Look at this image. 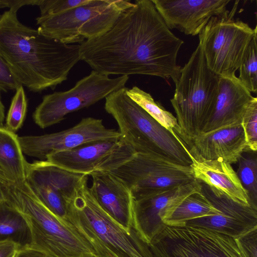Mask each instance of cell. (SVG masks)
I'll use <instances>...</instances> for the list:
<instances>
[{
    "instance_id": "8",
    "label": "cell",
    "mask_w": 257,
    "mask_h": 257,
    "mask_svg": "<svg viewBox=\"0 0 257 257\" xmlns=\"http://www.w3.org/2000/svg\"><path fill=\"white\" fill-rule=\"evenodd\" d=\"M238 2L226 14L211 18L198 35L207 65L219 76L235 74L257 34L256 26L233 19Z\"/></svg>"
},
{
    "instance_id": "21",
    "label": "cell",
    "mask_w": 257,
    "mask_h": 257,
    "mask_svg": "<svg viewBox=\"0 0 257 257\" xmlns=\"http://www.w3.org/2000/svg\"><path fill=\"white\" fill-rule=\"evenodd\" d=\"M195 179L240 204L250 206L245 190L231 164L221 159L208 160L191 155Z\"/></svg>"
},
{
    "instance_id": "27",
    "label": "cell",
    "mask_w": 257,
    "mask_h": 257,
    "mask_svg": "<svg viewBox=\"0 0 257 257\" xmlns=\"http://www.w3.org/2000/svg\"><path fill=\"white\" fill-rule=\"evenodd\" d=\"M238 78L251 93L257 92V35L252 38L239 68Z\"/></svg>"
},
{
    "instance_id": "15",
    "label": "cell",
    "mask_w": 257,
    "mask_h": 257,
    "mask_svg": "<svg viewBox=\"0 0 257 257\" xmlns=\"http://www.w3.org/2000/svg\"><path fill=\"white\" fill-rule=\"evenodd\" d=\"M201 190L198 180L157 194L134 200L133 226L141 239L150 243L177 206L187 196Z\"/></svg>"
},
{
    "instance_id": "37",
    "label": "cell",
    "mask_w": 257,
    "mask_h": 257,
    "mask_svg": "<svg viewBox=\"0 0 257 257\" xmlns=\"http://www.w3.org/2000/svg\"><path fill=\"white\" fill-rule=\"evenodd\" d=\"M5 118V106L2 102L0 94V127H4V121Z\"/></svg>"
},
{
    "instance_id": "9",
    "label": "cell",
    "mask_w": 257,
    "mask_h": 257,
    "mask_svg": "<svg viewBox=\"0 0 257 257\" xmlns=\"http://www.w3.org/2000/svg\"><path fill=\"white\" fill-rule=\"evenodd\" d=\"M148 245L150 257H244L233 237L186 224H164Z\"/></svg>"
},
{
    "instance_id": "32",
    "label": "cell",
    "mask_w": 257,
    "mask_h": 257,
    "mask_svg": "<svg viewBox=\"0 0 257 257\" xmlns=\"http://www.w3.org/2000/svg\"><path fill=\"white\" fill-rule=\"evenodd\" d=\"M20 85H22L0 54V91L7 92L9 90H16Z\"/></svg>"
},
{
    "instance_id": "17",
    "label": "cell",
    "mask_w": 257,
    "mask_h": 257,
    "mask_svg": "<svg viewBox=\"0 0 257 257\" xmlns=\"http://www.w3.org/2000/svg\"><path fill=\"white\" fill-rule=\"evenodd\" d=\"M201 192L221 213L193 219L186 224L206 228L234 238L257 227V209L235 202L203 183Z\"/></svg>"
},
{
    "instance_id": "7",
    "label": "cell",
    "mask_w": 257,
    "mask_h": 257,
    "mask_svg": "<svg viewBox=\"0 0 257 257\" xmlns=\"http://www.w3.org/2000/svg\"><path fill=\"white\" fill-rule=\"evenodd\" d=\"M133 4L124 0H88L63 12L37 17V30L61 43L80 44L109 31Z\"/></svg>"
},
{
    "instance_id": "38",
    "label": "cell",
    "mask_w": 257,
    "mask_h": 257,
    "mask_svg": "<svg viewBox=\"0 0 257 257\" xmlns=\"http://www.w3.org/2000/svg\"><path fill=\"white\" fill-rule=\"evenodd\" d=\"M87 257H99V256H87Z\"/></svg>"
},
{
    "instance_id": "26",
    "label": "cell",
    "mask_w": 257,
    "mask_h": 257,
    "mask_svg": "<svg viewBox=\"0 0 257 257\" xmlns=\"http://www.w3.org/2000/svg\"><path fill=\"white\" fill-rule=\"evenodd\" d=\"M236 174L247 192L250 205L257 209V160L256 156L242 155L239 158Z\"/></svg>"
},
{
    "instance_id": "10",
    "label": "cell",
    "mask_w": 257,
    "mask_h": 257,
    "mask_svg": "<svg viewBox=\"0 0 257 257\" xmlns=\"http://www.w3.org/2000/svg\"><path fill=\"white\" fill-rule=\"evenodd\" d=\"M110 173L128 187L134 200L171 190L196 180L190 166L140 153H136Z\"/></svg>"
},
{
    "instance_id": "35",
    "label": "cell",
    "mask_w": 257,
    "mask_h": 257,
    "mask_svg": "<svg viewBox=\"0 0 257 257\" xmlns=\"http://www.w3.org/2000/svg\"><path fill=\"white\" fill-rule=\"evenodd\" d=\"M14 186L0 171V203L8 199Z\"/></svg>"
},
{
    "instance_id": "22",
    "label": "cell",
    "mask_w": 257,
    "mask_h": 257,
    "mask_svg": "<svg viewBox=\"0 0 257 257\" xmlns=\"http://www.w3.org/2000/svg\"><path fill=\"white\" fill-rule=\"evenodd\" d=\"M27 163L17 135L0 127V171L11 183L20 186L26 181Z\"/></svg>"
},
{
    "instance_id": "12",
    "label": "cell",
    "mask_w": 257,
    "mask_h": 257,
    "mask_svg": "<svg viewBox=\"0 0 257 257\" xmlns=\"http://www.w3.org/2000/svg\"><path fill=\"white\" fill-rule=\"evenodd\" d=\"M136 153L120 137L87 142L51 154L46 160L68 171L90 176L95 172H110Z\"/></svg>"
},
{
    "instance_id": "24",
    "label": "cell",
    "mask_w": 257,
    "mask_h": 257,
    "mask_svg": "<svg viewBox=\"0 0 257 257\" xmlns=\"http://www.w3.org/2000/svg\"><path fill=\"white\" fill-rule=\"evenodd\" d=\"M10 240L21 247L29 245L31 235L23 216L6 201L0 203V240Z\"/></svg>"
},
{
    "instance_id": "28",
    "label": "cell",
    "mask_w": 257,
    "mask_h": 257,
    "mask_svg": "<svg viewBox=\"0 0 257 257\" xmlns=\"http://www.w3.org/2000/svg\"><path fill=\"white\" fill-rule=\"evenodd\" d=\"M28 102L23 86L16 90L6 118V127L14 133L22 126L27 112Z\"/></svg>"
},
{
    "instance_id": "18",
    "label": "cell",
    "mask_w": 257,
    "mask_h": 257,
    "mask_svg": "<svg viewBox=\"0 0 257 257\" xmlns=\"http://www.w3.org/2000/svg\"><path fill=\"white\" fill-rule=\"evenodd\" d=\"M253 97L235 74L219 76L216 100L202 133L241 124Z\"/></svg>"
},
{
    "instance_id": "5",
    "label": "cell",
    "mask_w": 257,
    "mask_h": 257,
    "mask_svg": "<svg viewBox=\"0 0 257 257\" xmlns=\"http://www.w3.org/2000/svg\"><path fill=\"white\" fill-rule=\"evenodd\" d=\"M86 180L68 205L67 221L93 246L100 257H149L147 244L128 231L98 205Z\"/></svg>"
},
{
    "instance_id": "20",
    "label": "cell",
    "mask_w": 257,
    "mask_h": 257,
    "mask_svg": "<svg viewBox=\"0 0 257 257\" xmlns=\"http://www.w3.org/2000/svg\"><path fill=\"white\" fill-rule=\"evenodd\" d=\"M186 145L191 155L208 160L221 159L230 164L237 162L246 149L241 123L202 133Z\"/></svg>"
},
{
    "instance_id": "34",
    "label": "cell",
    "mask_w": 257,
    "mask_h": 257,
    "mask_svg": "<svg viewBox=\"0 0 257 257\" xmlns=\"http://www.w3.org/2000/svg\"><path fill=\"white\" fill-rule=\"evenodd\" d=\"M39 0H0V9L8 8L19 10L27 5L38 6Z\"/></svg>"
},
{
    "instance_id": "16",
    "label": "cell",
    "mask_w": 257,
    "mask_h": 257,
    "mask_svg": "<svg viewBox=\"0 0 257 257\" xmlns=\"http://www.w3.org/2000/svg\"><path fill=\"white\" fill-rule=\"evenodd\" d=\"M168 28L199 35L213 17L226 14L230 0H152Z\"/></svg>"
},
{
    "instance_id": "31",
    "label": "cell",
    "mask_w": 257,
    "mask_h": 257,
    "mask_svg": "<svg viewBox=\"0 0 257 257\" xmlns=\"http://www.w3.org/2000/svg\"><path fill=\"white\" fill-rule=\"evenodd\" d=\"M234 239L244 257H257V227Z\"/></svg>"
},
{
    "instance_id": "23",
    "label": "cell",
    "mask_w": 257,
    "mask_h": 257,
    "mask_svg": "<svg viewBox=\"0 0 257 257\" xmlns=\"http://www.w3.org/2000/svg\"><path fill=\"white\" fill-rule=\"evenodd\" d=\"M220 213L201 190L185 198L163 223L172 226L179 225L193 219Z\"/></svg>"
},
{
    "instance_id": "33",
    "label": "cell",
    "mask_w": 257,
    "mask_h": 257,
    "mask_svg": "<svg viewBox=\"0 0 257 257\" xmlns=\"http://www.w3.org/2000/svg\"><path fill=\"white\" fill-rule=\"evenodd\" d=\"M20 247L19 244L13 241L0 240V257H13Z\"/></svg>"
},
{
    "instance_id": "2",
    "label": "cell",
    "mask_w": 257,
    "mask_h": 257,
    "mask_svg": "<svg viewBox=\"0 0 257 257\" xmlns=\"http://www.w3.org/2000/svg\"><path fill=\"white\" fill-rule=\"evenodd\" d=\"M18 11L0 15V54L21 85L34 92L53 90L80 60V44L61 43L25 26Z\"/></svg>"
},
{
    "instance_id": "13",
    "label": "cell",
    "mask_w": 257,
    "mask_h": 257,
    "mask_svg": "<svg viewBox=\"0 0 257 257\" xmlns=\"http://www.w3.org/2000/svg\"><path fill=\"white\" fill-rule=\"evenodd\" d=\"M26 182L42 203L62 219L68 205L87 175L71 172L46 160L26 164Z\"/></svg>"
},
{
    "instance_id": "1",
    "label": "cell",
    "mask_w": 257,
    "mask_h": 257,
    "mask_svg": "<svg viewBox=\"0 0 257 257\" xmlns=\"http://www.w3.org/2000/svg\"><path fill=\"white\" fill-rule=\"evenodd\" d=\"M183 41L168 28L152 0H137L102 35L80 44V60L107 76L141 74L171 78L181 67Z\"/></svg>"
},
{
    "instance_id": "29",
    "label": "cell",
    "mask_w": 257,
    "mask_h": 257,
    "mask_svg": "<svg viewBox=\"0 0 257 257\" xmlns=\"http://www.w3.org/2000/svg\"><path fill=\"white\" fill-rule=\"evenodd\" d=\"M241 125L245 139L246 152L257 150V98L254 97L243 116Z\"/></svg>"
},
{
    "instance_id": "25",
    "label": "cell",
    "mask_w": 257,
    "mask_h": 257,
    "mask_svg": "<svg viewBox=\"0 0 257 257\" xmlns=\"http://www.w3.org/2000/svg\"><path fill=\"white\" fill-rule=\"evenodd\" d=\"M127 95L149 114L172 134L179 137L180 128L175 117L152 95L137 86L127 89Z\"/></svg>"
},
{
    "instance_id": "36",
    "label": "cell",
    "mask_w": 257,
    "mask_h": 257,
    "mask_svg": "<svg viewBox=\"0 0 257 257\" xmlns=\"http://www.w3.org/2000/svg\"><path fill=\"white\" fill-rule=\"evenodd\" d=\"M15 257H48L43 253L34 249L29 245L21 247L16 252Z\"/></svg>"
},
{
    "instance_id": "19",
    "label": "cell",
    "mask_w": 257,
    "mask_h": 257,
    "mask_svg": "<svg viewBox=\"0 0 257 257\" xmlns=\"http://www.w3.org/2000/svg\"><path fill=\"white\" fill-rule=\"evenodd\" d=\"M90 176V189L100 207L126 230L132 231L134 200L128 187L110 172H95Z\"/></svg>"
},
{
    "instance_id": "14",
    "label": "cell",
    "mask_w": 257,
    "mask_h": 257,
    "mask_svg": "<svg viewBox=\"0 0 257 257\" xmlns=\"http://www.w3.org/2000/svg\"><path fill=\"white\" fill-rule=\"evenodd\" d=\"M120 137L118 131L106 128L102 119L88 117L66 130L40 136H22L19 137V140L23 153L46 159L51 154L87 142Z\"/></svg>"
},
{
    "instance_id": "3",
    "label": "cell",
    "mask_w": 257,
    "mask_h": 257,
    "mask_svg": "<svg viewBox=\"0 0 257 257\" xmlns=\"http://www.w3.org/2000/svg\"><path fill=\"white\" fill-rule=\"evenodd\" d=\"M124 87L109 94L104 109L115 120L121 139L137 153L152 154L184 166L192 163L187 146L127 94Z\"/></svg>"
},
{
    "instance_id": "11",
    "label": "cell",
    "mask_w": 257,
    "mask_h": 257,
    "mask_svg": "<svg viewBox=\"0 0 257 257\" xmlns=\"http://www.w3.org/2000/svg\"><path fill=\"white\" fill-rule=\"evenodd\" d=\"M128 78V76L111 78L92 70L70 89L44 95L33 114V119L42 128L58 123L69 113L93 105L124 87Z\"/></svg>"
},
{
    "instance_id": "6",
    "label": "cell",
    "mask_w": 257,
    "mask_h": 257,
    "mask_svg": "<svg viewBox=\"0 0 257 257\" xmlns=\"http://www.w3.org/2000/svg\"><path fill=\"white\" fill-rule=\"evenodd\" d=\"M219 77L207 66L198 44L181 68L170 100L180 128L179 137L185 145L202 133L216 100Z\"/></svg>"
},
{
    "instance_id": "4",
    "label": "cell",
    "mask_w": 257,
    "mask_h": 257,
    "mask_svg": "<svg viewBox=\"0 0 257 257\" xmlns=\"http://www.w3.org/2000/svg\"><path fill=\"white\" fill-rule=\"evenodd\" d=\"M6 202L26 220L30 232L29 246L31 248L48 257L99 256L76 229L42 203L26 182L20 186L14 185Z\"/></svg>"
},
{
    "instance_id": "39",
    "label": "cell",
    "mask_w": 257,
    "mask_h": 257,
    "mask_svg": "<svg viewBox=\"0 0 257 257\" xmlns=\"http://www.w3.org/2000/svg\"><path fill=\"white\" fill-rule=\"evenodd\" d=\"M15 255H14V256H13V257H15Z\"/></svg>"
},
{
    "instance_id": "30",
    "label": "cell",
    "mask_w": 257,
    "mask_h": 257,
    "mask_svg": "<svg viewBox=\"0 0 257 257\" xmlns=\"http://www.w3.org/2000/svg\"><path fill=\"white\" fill-rule=\"evenodd\" d=\"M88 0H39L40 16L59 14L80 6Z\"/></svg>"
}]
</instances>
